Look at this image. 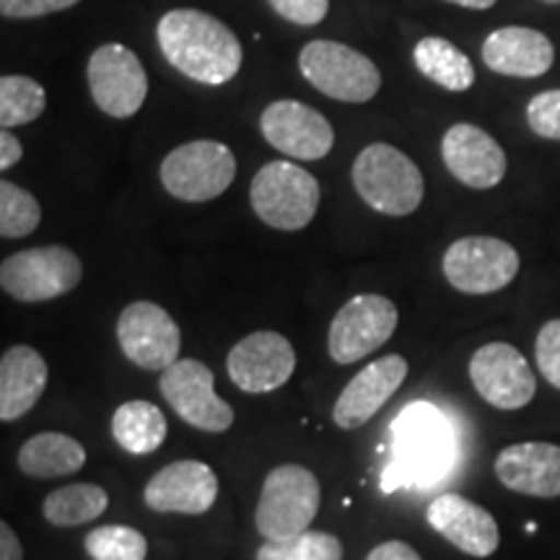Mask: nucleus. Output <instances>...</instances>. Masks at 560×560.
Wrapping results in <instances>:
<instances>
[{
  "label": "nucleus",
  "instance_id": "f257e3e1",
  "mask_svg": "<svg viewBox=\"0 0 560 560\" xmlns=\"http://www.w3.org/2000/svg\"><path fill=\"white\" fill-rule=\"evenodd\" d=\"M156 39L172 68L206 86H223L242 68L240 37L210 13L195 9L164 13L156 26Z\"/></svg>",
  "mask_w": 560,
  "mask_h": 560
},
{
  "label": "nucleus",
  "instance_id": "f03ea898",
  "mask_svg": "<svg viewBox=\"0 0 560 560\" xmlns=\"http://www.w3.org/2000/svg\"><path fill=\"white\" fill-rule=\"evenodd\" d=\"M450 420L431 402H412L392 423V462L382 475V488H429L450 472L454 462Z\"/></svg>",
  "mask_w": 560,
  "mask_h": 560
},
{
  "label": "nucleus",
  "instance_id": "7ed1b4c3",
  "mask_svg": "<svg viewBox=\"0 0 560 560\" xmlns=\"http://www.w3.org/2000/svg\"><path fill=\"white\" fill-rule=\"evenodd\" d=\"M353 187L376 213L410 215L423 202V174L410 156L389 143H371L355 156Z\"/></svg>",
  "mask_w": 560,
  "mask_h": 560
},
{
  "label": "nucleus",
  "instance_id": "20e7f679",
  "mask_svg": "<svg viewBox=\"0 0 560 560\" xmlns=\"http://www.w3.org/2000/svg\"><path fill=\"white\" fill-rule=\"evenodd\" d=\"M322 503L319 480L301 465H280L268 472L255 509L257 532L278 542L312 527Z\"/></svg>",
  "mask_w": 560,
  "mask_h": 560
},
{
  "label": "nucleus",
  "instance_id": "39448f33",
  "mask_svg": "<svg viewBox=\"0 0 560 560\" xmlns=\"http://www.w3.org/2000/svg\"><path fill=\"white\" fill-rule=\"evenodd\" d=\"M252 208L257 219L278 231L310 226L319 208V182L304 166L270 161L252 179Z\"/></svg>",
  "mask_w": 560,
  "mask_h": 560
},
{
  "label": "nucleus",
  "instance_id": "423d86ee",
  "mask_svg": "<svg viewBox=\"0 0 560 560\" xmlns=\"http://www.w3.org/2000/svg\"><path fill=\"white\" fill-rule=\"evenodd\" d=\"M299 70L314 89L338 102L363 104L382 89V73L374 60L342 42H310L299 55Z\"/></svg>",
  "mask_w": 560,
  "mask_h": 560
},
{
  "label": "nucleus",
  "instance_id": "0eeeda50",
  "mask_svg": "<svg viewBox=\"0 0 560 560\" xmlns=\"http://www.w3.org/2000/svg\"><path fill=\"white\" fill-rule=\"evenodd\" d=\"M161 185L172 198L208 202L219 198L236 177V159L219 140H190L161 161Z\"/></svg>",
  "mask_w": 560,
  "mask_h": 560
},
{
  "label": "nucleus",
  "instance_id": "6e6552de",
  "mask_svg": "<svg viewBox=\"0 0 560 560\" xmlns=\"http://www.w3.org/2000/svg\"><path fill=\"white\" fill-rule=\"evenodd\" d=\"M83 265L73 249L34 247L5 257L0 265V285L3 291L24 304H39L66 296L81 283Z\"/></svg>",
  "mask_w": 560,
  "mask_h": 560
},
{
  "label": "nucleus",
  "instance_id": "1a4fd4ad",
  "mask_svg": "<svg viewBox=\"0 0 560 560\" xmlns=\"http://www.w3.org/2000/svg\"><path fill=\"white\" fill-rule=\"evenodd\" d=\"M397 322H400V312L387 296L359 293L335 314L330 335H327L330 359L340 366L366 359L395 335Z\"/></svg>",
  "mask_w": 560,
  "mask_h": 560
},
{
  "label": "nucleus",
  "instance_id": "9d476101",
  "mask_svg": "<svg viewBox=\"0 0 560 560\" xmlns=\"http://www.w3.org/2000/svg\"><path fill=\"white\" fill-rule=\"evenodd\" d=\"M159 389L170 408L192 429L223 433L234 425V408L215 395V374L198 359H179L161 371Z\"/></svg>",
  "mask_w": 560,
  "mask_h": 560
},
{
  "label": "nucleus",
  "instance_id": "9b49d317",
  "mask_svg": "<svg viewBox=\"0 0 560 560\" xmlns=\"http://www.w3.org/2000/svg\"><path fill=\"white\" fill-rule=\"evenodd\" d=\"M444 276L462 293H495L520 272V252L495 236H465L444 255Z\"/></svg>",
  "mask_w": 560,
  "mask_h": 560
},
{
  "label": "nucleus",
  "instance_id": "f8f14e48",
  "mask_svg": "<svg viewBox=\"0 0 560 560\" xmlns=\"http://www.w3.org/2000/svg\"><path fill=\"white\" fill-rule=\"evenodd\" d=\"M89 91L104 115L128 120L149 96V75L130 47L109 42L91 55Z\"/></svg>",
  "mask_w": 560,
  "mask_h": 560
},
{
  "label": "nucleus",
  "instance_id": "ddd939ff",
  "mask_svg": "<svg viewBox=\"0 0 560 560\" xmlns=\"http://www.w3.org/2000/svg\"><path fill=\"white\" fill-rule=\"evenodd\" d=\"M117 340L125 359L145 371H166L179 361L182 332L164 306L136 301L117 319Z\"/></svg>",
  "mask_w": 560,
  "mask_h": 560
},
{
  "label": "nucleus",
  "instance_id": "4468645a",
  "mask_svg": "<svg viewBox=\"0 0 560 560\" xmlns=\"http://www.w3.org/2000/svg\"><path fill=\"white\" fill-rule=\"evenodd\" d=\"M470 380L482 400L499 410H522L535 400V374L527 359L509 342H488L475 350Z\"/></svg>",
  "mask_w": 560,
  "mask_h": 560
},
{
  "label": "nucleus",
  "instance_id": "2eb2a0df",
  "mask_svg": "<svg viewBox=\"0 0 560 560\" xmlns=\"http://www.w3.org/2000/svg\"><path fill=\"white\" fill-rule=\"evenodd\" d=\"M229 380L247 395H268L283 387L296 371V350L280 332L260 330L231 348Z\"/></svg>",
  "mask_w": 560,
  "mask_h": 560
},
{
  "label": "nucleus",
  "instance_id": "dca6fc26",
  "mask_svg": "<svg viewBox=\"0 0 560 560\" xmlns=\"http://www.w3.org/2000/svg\"><path fill=\"white\" fill-rule=\"evenodd\" d=\"M260 128L272 149L291 159H325L335 145L332 125L310 104H301L296 100L268 104L260 117Z\"/></svg>",
  "mask_w": 560,
  "mask_h": 560
},
{
  "label": "nucleus",
  "instance_id": "f3484780",
  "mask_svg": "<svg viewBox=\"0 0 560 560\" xmlns=\"http://www.w3.org/2000/svg\"><path fill=\"white\" fill-rule=\"evenodd\" d=\"M219 499V478L213 467L198 459H179L166 465L145 482L143 501L156 514L200 516Z\"/></svg>",
  "mask_w": 560,
  "mask_h": 560
},
{
  "label": "nucleus",
  "instance_id": "a211bd4d",
  "mask_svg": "<svg viewBox=\"0 0 560 560\" xmlns=\"http://www.w3.org/2000/svg\"><path fill=\"white\" fill-rule=\"evenodd\" d=\"M441 156L454 179L472 190H490L506 177V153L499 140L470 122H457L441 140Z\"/></svg>",
  "mask_w": 560,
  "mask_h": 560
},
{
  "label": "nucleus",
  "instance_id": "6ab92c4d",
  "mask_svg": "<svg viewBox=\"0 0 560 560\" xmlns=\"http://www.w3.org/2000/svg\"><path fill=\"white\" fill-rule=\"evenodd\" d=\"M425 522L470 558H490L501 545L493 514L459 493H441L425 509Z\"/></svg>",
  "mask_w": 560,
  "mask_h": 560
},
{
  "label": "nucleus",
  "instance_id": "aec40b11",
  "mask_svg": "<svg viewBox=\"0 0 560 560\" xmlns=\"http://www.w3.org/2000/svg\"><path fill=\"white\" fill-rule=\"evenodd\" d=\"M408 376V361L392 353L371 361L340 392L332 408V420L342 431H355L366 425L384 408V402L402 387Z\"/></svg>",
  "mask_w": 560,
  "mask_h": 560
},
{
  "label": "nucleus",
  "instance_id": "412c9836",
  "mask_svg": "<svg viewBox=\"0 0 560 560\" xmlns=\"http://www.w3.org/2000/svg\"><path fill=\"white\" fill-rule=\"evenodd\" d=\"M495 478L514 493L532 499H558L560 446L548 441L511 444L495 457Z\"/></svg>",
  "mask_w": 560,
  "mask_h": 560
},
{
  "label": "nucleus",
  "instance_id": "4be33fe9",
  "mask_svg": "<svg viewBox=\"0 0 560 560\" xmlns=\"http://www.w3.org/2000/svg\"><path fill=\"white\" fill-rule=\"evenodd\" d=\"M482 62L509 79H537L556 62V47L532 26H501L482 42Z\"/></svg>",
  "mask_w": 560,
  "mask_h": 560
},
{
  "label": "nucleus",
  "instance_id": "5701e85b",
  "mask_svg": "<svg viewBox=\"0 0 560 560\" xmlns=\"http://www.w3.org/2000/svg\"><path fill=\"white\" fill-rule=\"evenodd\" d=\"M50 369L39 350L13 346L0 359V420L11 423L26 416L45 395Z\"/></svg>",
  "mask_w": 560,
  "mask_h": 560
},
{
  "label": "nucleus",
  "instance_id": "b1692460",
  "mask_svg": "<svg viewBox=\"0 0 560 560\" xmlns=\"http://www.w3.org/2000/svg\"><path fill=\"white\" fill-rule=\"evenodd\" d=\"M16 465L26 478H66V475H75L86 465V450H83L81 441L68 436V433L45 431L24 441Z\"/></svg>",
  "mask_w": 560,
  "mask_h": 560
},
{
  "label": "nucleus",
  "instance_id": "393cba45",
  "mask_svg": "<svg viewBox=\"0 0 560 560\" xmlns=\"http://www.w3.org/2000/svg\"><path fill=\"white\" fill-rule=\"evenodd\" d=\"M166 433H170L166 416L149 400L122 402L112 416V436L117 446L136 457L156 452L164 444Z\"/></svg>",
  "mask_w": 560,
  "mask_h": 560
},
{
  "label": "nucleus",
  "instance_id": "a878e982",
  "mask_svg": "<svg viewBox=\"0 0 560 560\" xmlns=\"http://www.w3.org/2000/svg\"><path fill=\"white\" fill-rule=\"evenodd\" d=\"M416 68L446 91H467L475 83L470 58L444 37H423L412 50Z\"/></svg>",
  "mask_w": 560,
  "mask_h": 560
},
{
  "label": "nucleus",
  "instance_id": "bb28decb",
  "mask_svg": "<svg viewBox=\"0 0 560 560\" xmlns=\"http://www.w3.org/2000/svg\"><path fill=\"white\" fill-rule=\"evenodd\" d=\"M109 506L107 490L96 482H73L52 490L45 499V520L52 527H81V524L100 520Z\"/></svg>",
  "mask_w": 560,
  "mask_h": 560
},
{
  "label": "nucleus",
  "instance_id": "cd10ccee",
  "mask_svg": "<svg viewBox=\"0 0 560 560\" xmlns=\"http://www.w3.org/2000/svg\"><path fill=\"white\" fill-rule=\"evenodd\" d=\"M47 107V94L34 79L26 75H3L0 79V125L3 130L34 122Z\"/></svg>",
  "mask_w": 560,
  "mask_h": 560
},
{
  "label": "nucleus",
  "instance_id": "c85d7f7f",
  "mask_svg": "<svg viewBox=\"0 0 560 560\" xmlns=\"http://www.w3.org/2000/svg\"><path fill=\"white\" fill-rule=\"evenodd\" d=\"M255 560H342V542L330 532L306 529L289 540L260 545Z\"/></svg>",
  "mask_w": 560,
  "mask_h": 560
},
{
  "label": "nucleus",
  "instance_id": "c756f323",
  "mask_svg": "<svg viewBox=\"0 0 560 560\" xmlns=\"http://www.w3.org/2000/svg\"><path fill=\"white\" fill-rule=\"evenodd\" d=\"M42 208L32 192L13 182H0V234L3 240H24L37 231Z\"/></svg>",
  "mask_w": 560,
  "mask_h": 560
},
{
  "label": "nucleus",
  "instance_id": "7c9ffc66",
  "mask_svg": "<svg viewBox=\"0 0 560 560\" xmlns=\"http://www.w3.org/2000/svg\"><path fill=\"white\" fill-rule=\"evenodd\" d=\"M86 552L94 560H145L149 540L125 524H104L86 535Z\"/></svg>",
  "mask_w": 560,
  "mask_h": 560
},
{
  "label": "nucleus",
  "instance_id": "2f4dec72",
  "mask_svg": "<svg viewBox=\"0 0 560 560\" xmlns=\"http://www.w3.org/2000/svg\"><path fill=\"white\" fill-rule=\"evenodd\" d=\"M527 122L540 138L560 140V89L542 91L527 104Z\"/></svg>",
  "mask_w": 560,
  "mask_h": 560
},
{
  "label": "nucleus",
  "instance_id": "473e14b6",
  "mask_svg": "<svg viewBox=\"0 0 560 560\" xmlns=\"http://www.w3.org/2000/svg\"><path fill=\"white\" fill-rule=\"evenodd\" d=\"M535 359L545 380L560 389V319H550L548 325H542L535 342Z\"/></svg>",
  "mask_w": 560,
  "mask_h": 560
},
{
  "label": "nucleus",
  "instance_id": "72a5a7b5",
  "mask_svg": "<svg viewBox=\"0 0 560 560\" xmlns=\"http://www.w3.org/2000/svg\"><path fill=\"white\" fill-rule=\"evenodd\" d=\"M280 19L299 26H317L330 11V0H268Z\"/></svg>",
  "mask_w": 560,
  "mask_h": 560
},
{
  "label": "nucleus",
  "instance_id": "f704fd0d",
  "mask_svg": "<svg viewBox=\"0 0 560 560\" xmlns=\"http://www.w3.org/2000/svg\"><path fill=\"white\" fill-rule=\"evenodd\" d=\"M81 0H0V13L5 19H39L47 13L73 9Z\"/></svg>",
  "mask_w": 560,
  "mask_h": 560
},
{
  "label": "nucleus",
  "instance_id": "c9c22d12",
  "mask_svg": "<svg viewBox=\"0 0 560 560\" xmlns=\"http://www.w3.org/2000/svg\"><path fill=\"white\" fill-rule=\"evenodd\" d=\"M366 560H423V558H420L418 550H412L408 542L389 540V542L376 545V548L366 556Z\"/></svg>",
  "mask_w": 560,
  "mask_h": 560
},
{
  "label": "nucleus",
  "instance_id": "e433bc0d",
  "mask_svg": "<svg viewBox=\"0 0 560 560\" xmlns=\"http://www.w3.org/2000/svg\"><path fill=\"white\" fill-rule=\"evenodd\" d=\"M21 156H24V149H21L19 138L11 136V130L0 132V170H11V166H16Z\"/></svg>",
  "mask_w": 560,
  "mask_h": 560
},
{
  "label": "nucleus",
  "instance_id": "4c0bfd02",
  "mask_svg": "<svg viewBox=\"0 0 560 560\" xmlns=\"http://www.w3.org/2000/svg\"><path fill=\"white\" fill-rule=\"evenodd\" d=\"M0 560H24V548L9 522H0Z\"/></svg>",
  "mask_w": 560,
  "mask_h": 560
},
{
  "label": "nucleus",
  "instance_id": "58836bf2",
  "mask_svg": "<svg viewBox=\"0 0 560 560\" xmlns=\"http://www.w3.org/2000/svg\"><path fill=\"white\" fill-rule=\"evenodd\" d=\"M446 3L462 5V9H470V11H488L493 9L495 0H446Z\"/></svg>",
  "mask_w": 560,
  "mask_h": 560
},
{
  "label": "nucleus",
  "instance_id": "ea45409f",
  "mask_svg": "<svg viewBox=\"0 0 560 560\" xmlns=\"http://www.w3.org/2000/svg\"><path fill=\"white\" fill-rule=\"evenodd\" d=\"M542 3H548V5H558L560 0H542Z\"/></svg>",
  "mask_w": 560,
  "mask_h": 560
}]
</instances>
